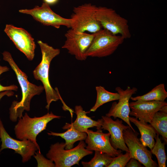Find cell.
Returning <instances> with one entry per match:
<instances>
[{
  "mask_svg": "<svg viewBox=\"0 0 167 167\" xmlns=\"http://www.w3.org/2000/svg\"><path fill=\"white\" fill-rule=\"evenodd\" d=\"M2 54L3 59L8 62L15 73L22 90L21 101H14L9 109L10 119L12 122H15L22 117L24 110H30L31 100L34 96L41 93L44 88L43 86H37L28 81L26 74L19 68L9 52L4 51Z\"/></svg>",
  "mask_w": 167,
  "mask_h": 167,
  "instance_id": "cell-1",
  "label": "cell"
},
{
  "mask_svg": "<svg viewBox=\"0 0 167 167\" xmlns=\"http://www.w3.org/2000/svg\"><path fill=\"white\" fill-rule=\"evenodd\" d=\"M39 45L42 53V59L40 64L33 71L35 79L40 80L42 83L45 91L47 104L45 108L49 110L51 103L60 100L63 104V106L66 105L62 100L58 88L55 89L52 87L49 78V70L50 63L53 59L58 55L60 50L55 49L47 44L39 40Z\"/></svg>",
  "mask_w": 167,
  "mask_h": 167,
  "instance_id": "cell-2",
  "label": "cell"
},
{
  "mask_svg": "<svg viewBox=\"0 0 167 167\" xmlns=\"http://www.w3.org/2000/svg\"><path fill=\"white\" fill-rule=\"evenodd\" d=\"M61 117L54 114L52 112L40 117H30L27 113L18 119L14 128L16 138L20 140L28 139L33 142L41 153L39 145L36 142V137L46 129L47 124L55 118L60 119Z\"/></svg>",
  "mask_w": 167,
  "mask_h": 167,
  "instance_id": "cell-3",
  "label": "cell"
},
{
  "mask_svg": "<svg viewBox=\"0 0 167 167\" xmlns=\"http://www.w3.org/2000/svg\"><path fill=\"white\" fill-rule=\"evenodd\" d=\"M65 143L58 142L51 145L46 154L48 159L53 162L55 167H70L75 165H79V162L85 156L92 154V151L85 148L86 145L83 140L74 148L66 150Z\"/></svg>",
  "mask_w": 167,
  "mask_h": 167,
  "instance_id": "cell-4",
  "label": "cell"
},
{
  "mask_svg": "<svg viewBox=\"0 0 167 167\" xmlns=\"http://www.w3.org/2000/svg\"><path fill=\"white\" fill-rule=\"evenodd\" d=\"M94 36L86 54L87 57L102 58L112 54L124 41L121 35H115L105 29L94 33Z\"/></svg>",
  "mask_w": 167,
  "mask_h": 167,
  "instance_id": "cell-5",
  "label": "cell"
},
{
  "mask_svg": "<svg viewBox=\"0 0 167 167\" xmlns=\"http://www.w3.org/2000/svg\"><path fill=\"white\" fill-rule=\"evenodd\" d=\"M97 6L92 4H84L74 7L71 15V28L84 32H96L102 28L96 17Z\"/></svg>",
  "mask_w": 167,
  "mask_h": 167,
  "instance_id": "cell-6",
  "label": "cell"
},
{
  "mask_svg": "<svg viewBox=\"0 0 167 167\" xmlns=\"http://www.w3.org/2000/svg\"><path fill=\"white\" fill-rule=\"evenodd\" d=\"M96 17L102 27L113 34H119L125 39L131 37L127 20L118 14L112 9L97 7Z\"/></svg>",
  "mask_w": 167,
  "mask_h": 167,
  "instance_id": "cell-7",
  "label": "cell"
},
{
  "mask_svg": "<svg viewBox=\"0 0 167 167\" xmlns=\"http://www.w3.org/2000/svg\"><path fill=\"white\" fill-rule=\"evenodd\" d=\"M94 33L88 34L71 28L65 35L66 40L62 48L66 49L69 53L74 55L76 59L83 61L86 60V53L91 45Z\"/></svg>",
  "mask_w": 167,
  "mask_h": 167,
  "instance_id": "cell-8",
  "label": "cell"
},
{
  "mask_svg": "<svg viewBox=\"0 0 167 167\" xmlns=\"http://www.w3.org/2000/svg\"><path fill=\"white\" fill-rule=\"evenodd\" d=\"M139 133L129 127L123 131V137L131 158L138 161L146 167H157V164L152 159L151 151L143 145L138 137Z\"/></svg>",
  "mask_w": 167,
  "mask_h": 167,
  "instance_id": "cell-9",
  "label": "cell"
},
{
  "mask_svg": "<svg viewBox=\"0 0 167 167\" xmlns=\"http://www.w3.org/2000/svg\"><path fill=\"white\" fill-rule=\"evenodd\" d=\"M19 12L31 15L34 19L44 25L51 26L57 28H59L61 26L71 28V18H65L56 13L49 5L45 2L41 6H36L31 9H21Z\"/></svg>",
  "mask_w": 167,
  "mask_h": 167,
  "instance_id": "cell-10",
  "label": "cell"
},
{
  "mask_svg": "<svg viewBox=\"0 0 167 167\" xmlns=\"http://www.w3.org/2000/svg\"><path fill=\"white\" fill-rule=\"evenodd\" d=\"M0 139L2 142L0 152L5 149H13L21 156L24 163L29 161L38 151L36 145L30 140H19L12 138L5 130L0 118Z\"/></svg>",
  "mask_w": 167,
  "mask_h": 167,
  "instance_id": "cell-11",
  "label": "cell"
},
{
  "mask_svg": "<svg viewBox=\"0 0 167 167\" xmlns=\"http://www.w3.org/2000/svg\"><path fill=\"white\" fill-rule=\"evenodd\" d=\"M4 32L28 60H33L36 45L34 39L28 32L22 28L9 24L6 25Z\"/></svg>",
  "mask_w": 167,
  "mask_h": 167,
  "instance_id": "cell-12",
  "label": "cell"
},
{
  "mask_svg": "<svg viewBox=\"0 0 167 167\" xmlns=\"http://www.w3.org/2000/svg\"><path fill=\"white\" fill-rule=\"evenodd\" d=\"M115 90L120 95L118 102V103L114 102L112 103L109 110L106 114L105 116L113 117L114 119L117 118L121 119L135 132L136 131L132 126L129 119L131 111L129 101L132 96L136 93L138 89L135 87L131 88L128 86L125 90L119 87L116 88Z\"/></svg>",
  "mask_w": 167,
  "mask_h": 167,
  "instance_id": "cell-13",
  "label": "cell"
},
{
  "mask_svg": "<svg viewBox=\"0 0 167 167\" xmlns=\"http://www.w3.org/2000/svg\"><path fill=\"white\" fill-rule=\"evenodd\" d=\"M96 129V131L88 129L86 132L87 136L85 140L87 145L85 148L87 149L102 152L113 157L118 156L122 152L121 150L115 149L111 145L109 132L103 133L101 128Z\"/></svg>",
  "mask_w": 167,
  "mask_h": 167,
  "instance_id": "cell-14",
  "label": "cell"
},
{
  "mask_svg": "<svg viewBox=\"0 0 167 167\" xmlns=\"http://www.w3.org/2000/svg\"><path fill=\"white\" fill-rule=\"evenodd\" d=\"M166 105L165 101H135L129 103V115L150 123L155 113Z\"/></svg>",
  "mask_w": 167,
  "mask_h": 167,
  "instance_id": "cell-15",
  "label": "cell"
},
{
  "mask_svg": "<svg viewBox=\"0 0 167 167\" xmlns=\"http://www.w3.org/2000/svg\"><path fill=\"white\" fill-rule=\"evenodd\" d=\"M101 117L103 122L101 128L109 131L110 134V142L112 146L116 149L129 152L124 141L123 131L130 126L124 125L122 120L118 119L114 121L109 117L103 116Z\"/></svg>",
  "mask_w": 167,
  "mask_h": 167,
  "instance_id": "cell-16",
  "label": "cell"
},
{
  "mask_svg": "<svg viewBox=\"0 0 167 167\" xmlns=\"http://www.w3.org/2000/svg\"><path fill=\"white\" fill-rule=\"evenodd\" d=\"M75 112L77 115L76 120L71 124L66 123L62 128L63 129L71 128L80 132L86 133L89 128L94 127H96V128H101L103 122L102 118L97 121L92 120L86 115L90 111L85 112L81 105L75 106Z\"/></svg>",
  "mask_w": 167,
  "mask_h": 167,
  "instance_id": "cell-17",
  "label": "cell"
},
{
  "mask_svg": "<svg viewBox=\"0 0 167 167\" xmlns=\"http://www.w3.org/2000/svg\"><path fill=\"white\" fill-rule=\"evenodd\" d=\"M130 122L134 123L138 128L141 135L139 139L142 144L151 150L154 146L156 138L158 133L150 124L140 120L134 117H129Z\"/></svg>",
  "mask_w": 167,
  "mask_h": 167,
  "instance_id": "cell-18",
  "label": "cell"
},
{
  "mask_svg": "<svg viewBox=\"0 0 167 167\" xmlns=\"http://www.w3.org/2000/svg\"><path fill=\"white\" fill-rule=\"evenodd\" d=\"M167 143V105L156 112L150 123Z\"/></svg>",
  "mask_w": 167,
  "mask_h": 167,
  "instance_id": "cell-19",
  "label": "cell"
},
{
  "mask_svg": "<svg viewBox=\"0 0 167 167\" xmlns=\"http://www.w3.org/2000/svg\"><path fill=\"white\" fill-rule=\"evenodd\" d=\"M49 135L60 136L65 140V149H70L73 148L74 144L78 141L83 140L86 139L87 134L85 132H81L70 128L63 133H56L52 131L47 133Z\"/></svg>",
  "mask_w": 167,
  "mask_h": 167,
  "instance_id": "cell-20",
  "label": "cell"
},
{
  "mask_svg": "<svg viewBox=\"0 0 167 167\" xmlns=\"http://www.w3.org/2000/svg\"><path fill=\"white\" fill-rule=\"evenodd\" d=\"M167 97V92L164 84H160L153 88L147 93L135 97L131 96L130 98L135 101H164Z\"/></svg>",
  "mask_w": 167,
  "mask_h": 167,
  "instance_id": "cell-21",
  "label": "cell"
},
{
  "mask_svg": "<svg viewBox=\"0 0 167 167\" xmlns=\"http://www.w3.org/2000/svg\"><path fill=\"white\" fill-rule=\"evenodd\" d=\"M97 93L96 103L91 109L90 112H95L103 105L111 101L118 100L119 98V94L118 93L112 92L106 90L103 86L96 87Z\"/></svg>",
  "mask_w": 167,
  "mask_h": 167,
  "instance_id": "cell-22",
  "label": "cell"
},
{
  "mask_svg": "<svg viewBox=\"0 0 167 167\" xmlns=\"http://www.w3.org/2000/svg\"><path fill=\"white\" fill-rule=\"evenodd\" d=\"M94 157L89 162L82 161L84 167H108L113 161L114 157L108 154L95 151Z\"/></svg>",
  "mask_w": 167,
  "mask_h": 167,
  "instance_id": "cell-23",
  "label": "cell"
},
{
  "mask_svg": "<svg viewBox=\"0 0 167 167\" xmlns=\"http://www.w3.org/2000/svg\"><path fill=\"white\" fill-rule=\"evenodd\" d=\"M157 133L155 139L156 141L154 146L151 150L152 154L156 157L158 163L159 167H166L167 157L165 150V143L162 142Z\"/></svg>",
  "mask_w": 167,
  "mask_h": 167,
  "instance_id": "cell-24",
  "label": "cell"
},
{
  "mask_svg": "<svg viewBox=\"0 0 167 167\" xmlns=\"http://www.w3.org/2000/svg\"><path fill=\"white\" fill-rule=\"evenodd\" d=\"M129 152H126L123 154L122 152L118 156L114 157L113 159L108 167H125L131 158Z\"/></svg>",
  "mask_w": 167,
  "mask_h": 167,
  "instance_id": "cell-25",
  "label": "cell"
},
{
  "mask_svg": "<svg viewBox=\"0 0 167 167\" xmlns=\"http://www.w3.org/2000/svg\"><path fill=\"white\" fill-rule=\"evenodd\" d=\"M33 156L37 161V167H55L53 162L45 157L41 153L38 151Z\"/></svg>",
  "mask_w": 167,
  "mask_h": 167,
  "instance_id": "cell-26",
  "label": "cell"
},
{
  "mask_svg": "<svg viewBox=\"0 0 167 167\" xmlns=\"http://www.w3.org/2000/svg\"><path fill=\"white\" fill-rule=\"evenodd\" d=\"M9 68L6 66H2L0 65V75L2 73L8 71ZM18 88L17 86L12 85L9 86H4L0 84V92L5 91L14 90L17 91Z\"/></svg>",
  "mask_w": 167,
  "mask_h": 167,
  "instance_id": "cell-27",
  "label": "cell"
},
{
  "mask_svg": "<svg viewBox=\"0 0 167 167\" xmlns=\"http://www.w3.org/2000/svg\"><path fill=\"white\" fill-rule=\"evenodd\" d=\"M126 167H143L138 161L136 159L131 158L126 165Z\"/></svg>",
  "mask_w": 167,
  "mask_h": 167,
  "instance_id": "cell-28",
  "label": "cell"
},
{
  "mask_svg": "<svg viewBox=\"0 0 167 167\" xmlns=\"http://www.w3.org/2000/svg\"><path fill=\"white\" fill-rule=\"evenodd\" d=\"M14 92L11 90L5 91L0 92V100L2 98L5 96H13L14 94Z\"/></svg>",
  "mask_w": 167,
  "mask_h": 167,
  "instance_id": "cell-29",
  "label": "cell"
},
{
  "mask_svg": "<svg viewBox=\"0 0 167 167\" xmlns=\"http://www.w3.org/2000/svg\"><path fill=\"white\" fill-rule=\"evenodd\" d=\"M59 0H43L44 2L49 5H53L56 4Z\"/></svg>",
  "mask_w": 167,
  "mask_h": 167,
  "instance_id": "cell-30",
  "label": "cell"
}]
</instances>
